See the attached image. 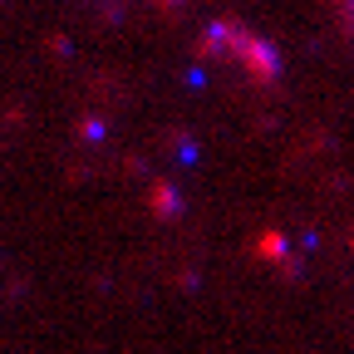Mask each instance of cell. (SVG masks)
Returning <instances> with one entry per match:
<instances>
[{
    "mask_svg": "<svg viewBox=\"0 0 354 354\" xmlns=\"http://www.w3.org/2000/svg\"><path fill=\"white\" fill-rule=\"evenodd\" d=\"M207 44H212V50H221V55H232V59H241L256 79H276V69H281V59H276L271 44L256 39V35H246V30H236V25L207 30Z\"/></svg>",
    "mask_w": 354,
    "mask_h": 354,
    "instance_id": "cell-1",
    "label": "cell"
}]
</instances>
